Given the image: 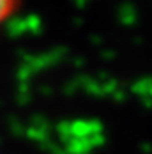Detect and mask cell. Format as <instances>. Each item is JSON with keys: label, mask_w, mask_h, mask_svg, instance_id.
Listing matches in <instances>:
<instances>
[{"label": "cell", "mask_w": 152, "mask_h": 154, "mask_svg": "<svg viewBox=\"0 0 152 154\" xmlns=\"http://www.w3.org/2000/svg\"><path fill=\"white\" fill-rule=\"evenodd\" d=\"M18 9V0H0V29L9 21Z\"/></svg>", "instance_id": "6da1fadb"}]
</instances>
